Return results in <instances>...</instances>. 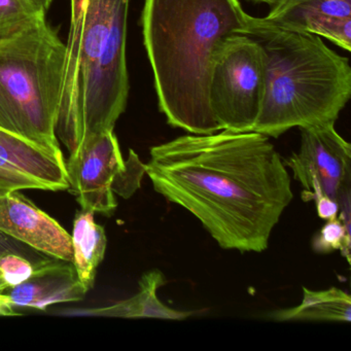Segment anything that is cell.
I'll return each instance as SVG.
<instances>
[{
  "label": "cell",
  "mask_w": 351,
  "mask_h": 351,
  "mask_svg": "<svg viewBox=\"0 0 351 351\" xmlns=\"http://www.w3.org/2000/svg\"><path fill=\"white\" fill-rule=\"evenodd\" d=\"M154 190L192 213L223 250L263 252L293 198L291 176L266 135L221 130L153 147Z\"/></svg>",
  "instance_id": "obj_1"
},
{
  "label": "cell",
  "mask_w": 351,
  "mask_h": 351,
  "mask_svg": "<svg viewBox=\"0 0 351 351\" xmlns=\"http://www.w3.org/2000/svg\"><path fill=\"white\" fill-rule=\"evenodd\" d=\"M239 0H145L141 24L160 112L190 134L221 131L209 106L211 66L227 38L245 34Z\"/></svg>",
  "instance_id": "obj_2"
},
{
  "label": "cell",
  "mask_w": 351,
  "mask_h": 351,
  "mask_svg": "<svg viewBox=\"0 0 351 351\" xmlns=\"http://www.w3.org/2000/svg\"><path fill=\"white\" fill-rule=\"evenodd\" d=\"M130 0H71L56 135L75 157L126 110Z\"/></svg>",
  "instance_id": "obj_3"
},
{
  "label": "cell",
  "mask_w": 351,
  "mask_h": 351,
  "mask_svg": "<svg viewBox=\"0 0 351 351\" xmlns=\"http://www.w3.org/2000/svg\"><path fill=\"white\" fill-rule=\"evenodd\" d=\"M244 36L265 55L266 94L254 132L278 138L293 128L336 123L351 95L348 59L322 38L250 15Z\"/></svg>",
  "instance_id": "obj_4"
},
{
  "label": "cell",
  "mask_w": 351,
  "mask_h": 351,
  "mask_svg": "<svg viewBox=\"0 0 351 351\" xmlns=\"http://www.w3.org/2000/svg\"><path fill=\"white\" fill-rule=\"evenodd\" d=\"M65 45L46 18L0 38V128L64 160L56 135Z\"/></svg>",
  "instance_id": "obj_5"
},
{
  "label": "cell",
  "mask_w": 351,
  "mask_h": 351,
  "mask_svg": "<svg viewBox=\"0 0 351 351\" xmlns=\"http://www.w3.org/2000/svg\"><path fill=\"white\" fill-rule=\"evenodd\" d=\"M266 64L260 45L238 34L217 49L209 77V106L221 130L250 132L264 104Z\"/></svg>",
  "instance_id": "obj_6"
},
{
  "label": "cell",
  "mask_w": 351,
  "mask_h": 351,
  "mask_svg": "<svg viewBox=\"0 0 351 351\" xmlns=\"http://www.w3.org/2000/svg\"><path fill=\"white\" fill-rule=\"evenodd\" d=\"M67 191L84 210L112 217L116 196L128 199L141 189L145 164L130 149L125 161L114 130L90 139L77 156L66 161Z\"/></svg>",
  "instance_id": "obj_7"
},
{
  "label": "cell",
  "mask_w": 351,
  "mask_h": 351,
  "mask_svg": "<svg viewBox=\"0 0 351 351\" xmlns=\"http://www.w3.org/2000/svg\"><path fill=\"white\" fill-rule=\"evenodd\" d=\"M299 149L285 160L295 180L304 188V200L320 195L338 202L340 193L351 186V145L335 128V123L300 128Z\"/></svg>",
  "instance_id": "obj_8"
},
{
  "label": "cell",
  "mask_w": 351,
  "mask_h": 351,
  "mask_svg": "<svg viewBox=\"0 0 351 351\" xmlns=\"http://www.w3.org/2000/svg\"><path fill=\"white\" fill-rule=\"evenodd\" d=\"M66 161L0 128V195L22 190L69 189Z\"/></svg>",
  "instance_id": "obj_9"
},
{
  "label": "cell",
  "mask_w": 351,
  "mask_h": 351,
  "mask_svg": "<svg viewBox=\"0 0 351 351\" xmlns=\"http://www.w3.org/2000/svg\"><path fill=\"white\" fill-rule=\"evenodd\" d=\"M0 232L40 254L73 263L71 234L20 191L0 195Z\"/></svg>",
  "instance_id": "obj_10"
},
{
  "label": "cell",
  "mask_w": 351,
  "mask_h": 351,
  "mask_svg": "<svg viewBox=\"0 0 351 351\" xmlns=\"http://www.w3.org/2000/svg\"><path fill=\"white\" fill-rule=\"evenodd\" d=\"M280 27L328 38L351 50V0H280L267 16Z\"/></svg>",
  "instance_id": "obj_11"
},
{
  "label": "cell",
  "mask_w": 351,
  "mask_h": 351,
  "mask_svg": "<svg viewBox=\"0 0 351 351\" xmlns=\"http://www.w3.org/2000/svg\"><path fill=\"white\" fill-rule=\"evenodd\" d=\"M3 291L14 307L46 310L54 304L81 301L88 291L73 263L45 258L34 264L29 278Z\"/></svg>",
  "instance_id": "obj_12"
},
{
  "label": "cell",
  "mask_w": 351,
  "mask_h": 351,
  "mask_svg": "<svg viewBox=\"0 0 351 351\" xmlns=\"http://www.w3.org/2000/svg\"><path fill=\"white\" fill-rule=\"evenodd\" d=\"M166 283L161 271L153 269L145 273L139 280V289L133 297L106 307L75 311L77 315L104 316L123 318H160L184 320L196 314L195 311H180L166 306L158 298L157 291Z\"/></svg>",
  "instance_id": "obj_13"
},
{
  "label": "cell",
  "mask_w": 351,
  "mask_h": 351,
  "mask_svg": "<svg viewBox=\"0 0 351 351\" xmlns=\"http://www.w3.org/2000/svg\"><path fill=\"white\" fill-rule=\"evenodd\" d=\"M95 213L77 210L71 232L73 264L82 285L87 291L93 287L98 267L106 254L108 238L102 226L96 223Z\"/></svg>",
  "instance_id": "obj_14"
},
{
  "label": "cell",
  "mask_w": 351,
  "mask_h": 351,
  "mask_svg": "<svg viewBox=\"0 0 351 351\" xmlns=\"http://www.w3.org/2000/svg\"><path fill=\"white\" fill-rule=\"evenodd\" d=\"M268 318L275 322H339L351 320V298L337 287L311 291L303 287L300 305L287 309L274 310Z\"/></svg>",
  "instance_id": "obj_15"
},
{
  "label": "cell",
  "mask_w": 351,
  "mask_h": 351,
  "mask_svg": "<svg viewBox=\"0 0 351 351\" xmlns=\"http://www.w3.org/2000/svg\"><path fill=\"white\" fill-rule=\"evenodd\" d=\"M40 0H0V38L46 18Z\"/></svg>",
  "instance_id": "obj_16"
},
{
  "label": "cell",
  "mask_w": 351,
  "mask_h": 351,
  "mask_svg": "<svg viewBox=\"0 0 351 351\" xmlns=\"http://www.w3.org/2000/svg\"><path fill=\"white\" fill-rule=\"evenodd\" d=\"M350 232L347 231L339 217L328 219L312 240V247L317 254H330L339 250L350 263Z\"/></svg>",
  "instance_id": "obj_17"
},
{
  "label": "cell",
  "mask_w": 351,
  "mask_h": 351,
  "mask_svg": "<svg viewBox=\"0 0 351 351\" xmlns=\"http://www.w3.org/2000/svg\"><path fill=\"white\" fill-rule=\"evenodd\" d=\"M34 265L30 258L16 252L0 256V278L5 289L21 285L34 272Z\"/></svg>",
  "instance_id": "obj_18"
},
{
  "label": "cell",
  "mask_w": 351,
  "mask_h": 351,
  "mask_svg": "<svg viewBox=\"0 0 351 351\" xmlns=\"http://www.w3.org/2000/svg\"><path fill=\"white\" fill-rule=\"evenodd\" d=\"M314 201H315L316 210H317V215L320 219L328 221V219L338 217V202L332 200L330 197L320 195V196L316 197Z\"/></svg>",
  "instance_id": "obj_19"
},
{
  "label": "cell",
  "mask_w": 351,
  "mask_h": 351,
  "mask_svg": "<svg viewBox=\"0 0 351 351\" xmlns=\"http://www.w3.org/2000/svg\"><path fill=\"white\" fill-rule=\"evenodd\" d=\"M20 243L21 242L17 241V240L13 239V238L9 237V236L0 232V256L8 254V252H16V254H20L25 256L26 254H28L34 258V256L29 254L30 250H28L29 246H23Z\"/></svg>",
  "instance_id": "obj_20"
},
{
  "label": "cell",
  "mask_w": 351,
  "mask_h": 351,
  "mask_svg": "<svg viewBox=\"0 0 351 351\" xmlns=\"http://www.w3.org/2000/svg\"><path fill=\"white\" fill-rule=\"evenodd\" d=\"M0 315H18L17 312L15 311V307L12 305L9 298L3 291H0Z\"/></svg>",
  "instance_id": "obj_21"
},
{
  "label": "cell",
  "mask_w": 351,
  "mask_h": 351,
  "mask_svg": "<svg viewBox=\"0 0 351 351\" xmlns=\"http://www.w3.org/2000/svg\"><path fill=\"white\" fill-rule=\"evenodd\" d=\"M254 3H265V5H271V7H274L275 5L280 1V0H252Z\"/></svg>",
  "instance_id": "obj_22"
},
{
  "label": "cell",
  "mask_w": 351,
  "mask_h": 351,
  "mask_svg": "<svg viewBox=\"0 0 351 351\" xmlns=\"http://www.w3.org/2000/svg\"><path fill=\"white\" fill-rule=\"evenodd\" d=\"M53 0H40V3L44 5L45 9L48 10L50 8L51 3H52Z\"/></svg>",
  "instance_id": "obj_23"
},
{
  "label": "cell",
  "mask_w": 351,
  "mask_h": 351,
  "mask_svg": "<svg viewBox=\"0 0 351 351\" xmlns=\"http://www.w3.org/2000/svg\"><path fill=\"white\" fill-rule=\"evenodd\" d=\"M5 283H3V280H1V278H0V291H5Z\"/></svg>",
  "instance_id": "obj_24"
}]
</instances>
